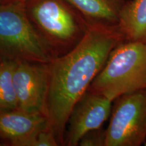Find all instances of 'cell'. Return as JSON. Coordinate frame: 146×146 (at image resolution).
<instances>
[{
  "label": "cell",
  "instance_id": "obj_1",
  "mask_svg": "<svg viewBox=\"0 0 146 146\" xmlns=\"http://www.w3.org/2000/svg\"><path fill=\"white\" fill-rule=\"evenodd\" d=\"M125 41L117 25L89 23L81 41L50 63L45 116L60 145L76 102L89 89L113 49Z\"/></svg>",
  "mask_w": 146,
  "mask_h": 146
},
{
  "label": "cell",
  "instance_id": "obj_2",
  "mask_svg": "<svg viewBox=\"0 0 146 146\" xmlns=\"http://www.w3.org/2000/svg\"><path fill=\"white\" fill-rule=\"evenodd\" d=\"M66 0H29L25 9L31 23L53 58L72 51L86 33L88 22Z\"/></svg>",
  "mask_w": 146,
  "mask_h": 146
},
{
  "label": "cell",
  "instance_id": "obj_3",
  "mask_svg": "<svg viewBox=\"0 0 146 146\" xmlns=\"http://www.w3.org/2000/svg\"><path fill=\"white\" fill-rule=\"evenodd\" d=\"M146 89V42L124 41L113 49L87 90L114 102Z\"/></svg>",
  "mask_w": 146,
  "mask_h": 146
},
{
  "label": "cell",
  "instance_id": "obj_4",
  "mask_svg": "<svg viewBox=\"0 0 146 146\" xmlns=\"http://www.w3.org/2000/svg\"><path fill=\"white\" fill-rule=\"evenodd\" d=\"M0 58L37 63L54 60L31 23L25 4L0 5Z\"/></svg>",
  "mask_w": 146,
  "mask_h": 146
},
{
  "label": "cell",
  "instance_id": "obj_5",
  "mask_svg": "<svg viewBox=\"0 0 146 146\" xmlns=\"http://www.w3.org/2000/svg\"><path fill=\"white\" fill-rule=\"evenodd\" d=\"M105 146H140L146 140V89L114 100Z\"/></svg>",
  "mask_w": 146,
  "mask_h": 146
},
{
  "label": "cell",
  "instance_id": "obj_6",
  "mask_svg": "<svg viewBox=\"0 0 146 146\" xmlns=\"http://www.w3.org/2000/svg\"><path fill=\"white\" fill-rule=\"evenodd\" d=\"M50 63L15 62L13 78L18 109L45 116Z\"/></svg>",
  "mask_w": 146,
  "mask_h": 146
},
{
  "label": "cell",
  "instance_id": "obj_7",
  "mask_svg": "<svg viewBox=\"0 0 146 146\" xmlns=\"http://www.w3.org/2000/svg\"><path fill=\"white\" fill-rule=\"evenodd\" d=\"M112 101L87 90L74 106L66 128L64 145L76 146L84 135L100 129L110 117Z\"/></svg>",
  "mask_w": 146,
  "mask_h": 146
},
{
  "label": "cell",
  "instance_id": "obj_8",
  "mask_svg": "<svg viewBox=\"0 0 146 146\" xmlns=\"http://www.w3.org/2000/svg\"><path fill=\"white\" fill-rule=\"evenodd\" d=\"M47 124L43 114L19 109L0 110V139L12 146H33L37 133Z\"/></svg>",
  "mask_w": 146,
  "mask_h": 146
},
{
  "label": "cell",
  "instance_id": "obj_9",
  "mask_svg": "<svg viewBox=\"0 0 146 146\" xmlns=\"http://www.w3.org/2000/svg\"><path fill=\"white\" fill-rule=\"evenodd\" d=\"M117 26L125 41L146 42V0L123 3Z\"/></svg>",
  "mask_w": 146,
  "mask_h": 146
},
{
  "label": "cell",
  "instance_id": "obj_10",
  "mask_svg": "<svg viewBox=\"0 0 146 146\" xmlns=\"http://www.w3.org/2000/svg\"><path fill=\"white\" fill-rule=\"evenodd\" d=\"M89 23L117 25L121 0H66Z\"/></svg>",
  "mask_w": 146,
  "mask_h": 146
},
{
  "label": "cell",
  "instance_id": "obj_11",
  "mask_svg": "<svg viewBox=\"0 0 146 146\" xmlns=\"http://www.w3.org/2000/svg\"><path fill=\"white\" fill-rule=\"evenodd\" d=\"M15 62L0 58V110L18 109L13 73Z\"/></svg>",
  "mask_w": 146,
  "mask_h": 146
},
{
  "label": "cell",
  "instance_id": "obj_12",
  "mask_svg": "<svg viewBox=\"0 0 146 146\" xmlns=\"http://www.w3.org/2000/svg\"><path fill=\"white\" fill-rule=\"evenodd\" d=\"M106 130L100 129L92 130L82 137L78 143L80 146H105Z\"/></svg>",
  "mask_w": 146,
  "mask_h": 146
},
{
  "label": "cell",
  "instance_id": "obj_13",
  "mask_svg": "<svg viewBox=\"0 0 146 146\" xmlns=\"http://www.w3.org/2000/svg\"><path fill=\"white\" fill-rule=\"evenodd\" d=\"M60 145L54 131L49 125L41 129L35 138L33 146H57Z\"/></svg>",
  "mask_w": 146,
  "mask_h": 146
},
{
  "label": "cell",
  "instance_id": "obj_14",
  "mask_svg": "<svg viewBox=\"0 0 146 146\" xmlns=\"http://www.w3.org/2000/svg\"><path fill=\"white\" fill-rule=\"evenodd\" d=\"M29 0H0V5L9 4H25Z\"/></svg>",
  "mask_w": 146,
  "mask_h": 146
},
{
  "label": "cell",
  "instance_id": "obj_15",
  "mask_svg": "<svg viewBox=\"0 0 146 146\" xmlns=\"http://www.w3.org/2000/svg\"><path fill=\"white\" fill-rule=\"evenodd\" d=\"M1 145H5L4 144H1V143H0V146H1Z\"/></svg>",
  "mask_w": 146,
  "mask_h": 146
},
{
  "label": "cell",
  "instance_id": "obj_16",
  "mask_svg": "<svg viewBox=\"0 0 146 146\" xmlns=\"http://www.w3.org/2000/svg\"><path fill=\"white\" fill-rule=\"evenodd\" d=\"M144 145H145V146H146V141L145 142V143H144Z\"/></svg>",
  "mask_w": 146,
  "mask_h": 146
}]
</instances>
